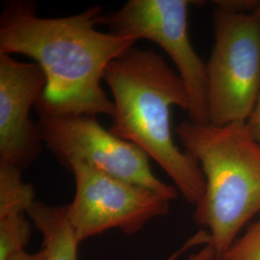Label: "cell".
I'll return each mask as SVG.
<instances>
[{"label":"cell","instance_id":"obj_1","mask_svg":"<svg viewBox=\"0 0 260 260\" xmlns=\"http://www.w3.org/2000/svg\"><path fill=\"white\" fill-rule=\"evenodd\" d=\"M102 16L98 5L71 17L41 18L32 1L3 4L0 53L28 56L47 75L36 111L114 117L115 104L102 86L104 73L138 41L96 30Z\"/></svg>","mask_w":260,"mask_h":260},{"label":"cell","instance_id":"obj_2","mask_svg":"<svg viewBox=\"0 0 260 260\" xmlns=\"http://www.w3.org/2000/svg\"><path fill=\"white\" fill-rule=\"evenodd\" d=\"M103 80L115 104L109 131L143 149L186 201L198 205L205 195L204 174L195 158L176 145L171 128V107L189 109L181 77L156 51L134 46L111 62Z\"/></svg>","mask_w":260,"mask_h":260},{"label":"cell","instance_id":"obj_3","mask_svg":"<svg viewBox=\"0 0 260 260\" xmlns=\"http://www.w3.org/2000/svg\"><path fill=\"white\" fill-rule=\"evenodd\" d=\"M175 134L204 174L205 195L194 221L208 229V245L221 260L244 225L260 215V144L246 122L219 126L188 120Z\"/></svg>","mask_w":260,"mask_h":260},{"label":"cell","instance_id":"obj_4","mask_svg":"<svg viewBox=\"0 0 260 260\" xmlns=\"http://www.w3.org/2000/svg\"><path fill=\"white\" fill-rule=\"evenodd\" d=\"M207 66L209 123L246 122L260 91V19L217 1Z\"/></svg>","mask_w":260,"mask_h":260},{"label":"cell","instance_id":"obj_5","mask_svg":"<svg viewBox=\"0 0 260 260\" xmlns=\"http://www.w3.org/2000/svg\"><path fill=\"white\" fill-rule=\"evenodd\" d=\"M37 113L44 144L66 169L74 163H83L108 176L148 188L171 202L178 197L177 187L153 174L149 156L143 149L104 129L96 116Z\"/></svg>","mask_w":260,"mask_h":260},{"label":"cell","instance_id":"obj_6","mask_svg":"<svg viewBox=\"0 0 260 260\" xmlns=\"http://www.w3.org/2000/svg\"><path fill=\"white\" fill-rule=\"evenodd\" d=\"M188 0H129L120 9L103 14L100 24L110 33L149 40L177 67L189 95V120L209 123L207 66L198 55L188 34Z\"/></svg>","mask_w":260,"mask_h":260},{"label":"cell","instance_id":"obj_7","mask_svg":"<svg viewBox=\"0 0 260 260\" xmlns=\"http://www.w3.org/2000/svg\"><path fill=\"white\" fill-rule=\"evenodd\" d=\"M75 180L67 217L78 243L110 230L139 233L150 220L169 213L171 201L148 188L108 176L83 163L68 169Z\"/></svg>","mask_w":260,"mask_h":260},{"label":"cell","instance_id":"obj_8","mask_svg":"<svg viewBox=\"0 0 260 260\" xmlns=\"http://www.w3.org/2000/svg\"><path fill=\"white\" fill-rule=\"evenodd\" d=\"M47 87V75L36 62L0 53V163L24 171L41 154L44 142L30 111Z\"/></svg>","mask_w":260,"mask_h":260},{"label":"cell","instance_id":"obj_9","mask_svg":"<svg viewBox=\"0 0 260 260\" xmlns=\"http://www.w3.org/2000/svg\"><path fill=\"white\" fill-rule=\"evenodd\" d=\"M26 215L42 234L46 260H77L79 243L68 221L66 205L36 201Z\"/></svg>","mask_w":260,"mask_h":260},{"label":"cell","instance_id":"obj_10","mask_svg":"<svg viewBox=\"0 0 260 260\" xmlns=\"http://www.w3.org/2000/svg\"><path fill=\"white\" fill-rule=\"evenodd\" d=\"M20 169L0 163V218L26 214L35 200L34 187L22 179Z\"/></svg>","mask_w":260,"mask_h":260},{"label":"cell","instance_id":"obj_11","mask_svg":"<svg viewBox=\"0 0 260 260\" xmlns=\"http://www.w3.org/2000/svg\"><path fill=\"white\" fill-rule=\"evenodd\" d=\"M25 215L0 218V260H9L25 251L32 234L31 224Z\"/></svg>","mask_w":260,"mask_h":260},{"label":"cell","instance_id":"obj_12","mask_svg":"<svg viewBox=\"0 0 260 260\" xmlns=\"http://www.w3.org/2000/svg\"><path fill=\"white\" fill-rule=\"evenodd\" d=\"M221 260H260V215L244 235L233 242Z\"/></svg>","mask_w":260,"mask_h":260},{"label":"cell","instance_id":"obj_13","mask_svg":"<svg viewBox=\"0 0 260 260\" xmlns=\"http://www.w3.org/2000/svg\"><path fill=\"white\" fill-rule=\"evenodd\" d=\"M210 236L207 231H200L184 247L167 260H216V252L208 245Z\"/></svg>","mask_w":260,"mask_h":260},{"label":"cell","instance_id":"obj_14","mask_svg":"<svg viewBox=\"0 0 260 260\" xmlns=\"http://www.w3.org/2000/svg\"><path fill=\"white\" fill-rule=\"evenodd\" d=\"M246 123L252 137L260 144V91L251 115Z\"/></svg>","mask_w":260,"mask_h":260},{"label":"cell","instance_id":"obj_15","mask_svg":"<svg viewBox=\"0 0 260 260\" xmlns=\"http://www.w3.org/2000/svg\"><path fill=\"white\" fill-rule=\"evenodd\" d=\"M9 260H46V253L43 249L33 253L24 251L12 256Z\"/></svg>","mask_w":260,"mask_h":260},{"label":"cell","instance_id":"obj_16","mask_svg":"<svg viewBox=\"0 0 260 260\" xmlns=\"http://www.w3.org/2000/svg\"><path fill=\"white\" fill-rule=\"evenodd\" d=\"M253 12H254V14L260 19V1L259 2H257V5H256V7L253 10Z\"/></svg>","mask_w":260,"mask_h":260}]
</instances>
